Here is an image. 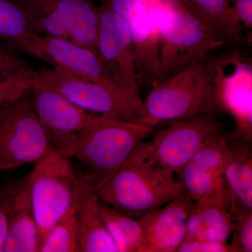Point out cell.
Here are the masks:
<instances>
[{
  "instance_id": "6da1fadb",
  "label": "cell",
  "mask_w": 252,
  "mask_h": 252,
  "mask_svg": "<svg viewBox=\"0 0 252 252\" xmlns=\"http://www.w3.org/2000/svg\"><path fill=\"white\" fill-rule=\"evenodd\" d=\"M154 131L142 123L99 114L84 130L52 137L51 142L64 157L79 162V180L98 191Z\"/></svg>"
},
{
  "instance_id": "7a4b0ae2",
  "label": "cell",
  "mask_w": 252,
  "mask_h": 252,
  "mask_svg": "<svg viewBox=\"0 0 252 252\" xmlns=\"http://www.w3.org/2000/svg\"><path fill=\"white\" fill-rule=\"evenodd\" d=\"M217 108L212 61L193 63L152 86L142 101V124L155 127L190 120Z\"/></svg>"
},
{
  "instance_id": "3957f363",
  "label": "cell",
  "mask_w": 252,
  "mask_h": 252,
  "mask_svg": "<svg viewBox=\"0 0 252 252\" xmlns=\"http://www.w3.org/2000/svg\"><path fill=\"white\" fill-rule=\"evenodd\" d=\"M226 43L187 0H170L160 35L159 81L205 59Z\"/></svg>"
},
{
  "instance_id": "277c9868",
  "label": "cell",
  "mask_w": 252,
  "mask_h": 252,
  "mask_svg": "<svg viewBox=\"0 0 252 252\" xmlns=\"http://www.w3.org/2000/svg\"><path fill=\"white\" fill-rule=\"evenodd\" d=\"M222 126L214 113L170 123L148 142L139 144L127 160L154 172L176 175Z\"/></svg>"
},
{
  "instance_id": "5b68a950",
  "label": "cell",
  "mask_w": 252,
  "mask_h": 252,
  "mask_svg": "<svg viewBox=\"0 0 252 252\" xmlns=\"http://www.w3.org/2000/svg\"><path fill=\"white\" fill-rule=\"evenodd\" d=\"M97 193L101 201L140 220L187 192L176 175L154 172L127 160Z\"/></svg>"
},
{
  "instance_id": "8992f818",
  "label": "cell",
  "mask_w": 252,
  "mask_h": 252,
  "mask_svg": "<svg viewBox=\"0 0 252 252\" xmlns=\"http://www.w3.org/2000/svg\"><path fill=\"white\" fill-rule=\"evenodd\" d=\"M35 163L28 180L41 243L75 203L79 179L69 158L52 146Z\"/></svg>"
},
{
  "instance_id": "52a82bcc",
  "label": "cell",
  "mask_w": 252,
  "mask_h": 252,
  "mask_svg": "<svg viewBox=\"0 0 252 252\" xmlns=\"http://www.w3.org/2000/svg\"><path fill=\"white\" fill-rule=\"evenodd\" d=\"M130 31L141 85L160 81V42L170 0H108Z\"/></svg>"
},
{
  "instance_id": "ba28073f",
  "label": "cell",
  "mask_w": 252,
  "mask_h": 252,
  "mask_svg": "<svg viewBox=\"0 0 252 252\" xmlns=\"http://www.w3.org/2000/svg\"><path fill=\"white\" fill-rule=\"evenodd\" d=\"M27 96L0 108V170L36 162L51 147L49 132Z\"/></svg>"
},
{
  "instance_id": "9c48e42d",
  "label": "cell",
  "mask_w": 252,
  "mask_h": 252,
  "mask_svg": "<svg viewBox=\"0 0 252 252\" xmlns=\"http://www.w3.org/2000/svg\"><path fill=\"white\" fill-rule=\"evenodd\" d=\"M35 79L56 89L87 112L142 123V103L94 81L81 79L57 67L35 71Z\"/></svg>"
},
{
  "instance_id": "30bf717a",
  "label": "cell",
  "mask_w": 252,
  "mask_h": 252,
  "mask_svg": "<svg viewBox=\"0 0 252 252\" xmlns=\"http://www.w3.org/2000/svg\"><path fill=\"white\" fill-rule=\"evenodd\" d=\"M72 75L94 81L135 102L142 99L128 94L118 84L99 59L97 52L62 38L34 33L24 51Z\"/></svg>"
},
{
  "instance_id": "8fae6325",
  "label": "cell",
  "mask_w": 252,
  "mask_h": 252,
  "mask_svg": "<svg viewBox=\"0 0 252 252\" xmlns=\"http://www.w3.org/2000/svg\"><path fill=\"white\" fill-rule=\"evenodd\" d=\"M99 31L96 52L119 86L138 98L140 81L135 49L125 21L108 0L99 6Z\"/></svg>"
},
{
  "instance_id": "7c38bea8",
  "label": "cell",
  "mask_w": 252,
  "mask_h": 252,
  "mask_svg": "<svg viewBox=\"0 0 252 252\" xmlns=\"http://www.w3.org/2000/svg\"><path fill=\"white\" fill-rule=\"evenodd\" d=\"M8 219L4 252H34L40 240L28 177L1 185Z\"/></svg>"
},
{
  "instance_id": "4fadbf2b",
  "label": "cell",
  "mask_w": 252,
  "mask_h": 252,
  "mask_svg": "<svg viewBox=\"0 0 252 252\" xmlns=\"http://www.w3.org/2000/svg\"><path fill=\"white\" fill-rule=\"evenodd\" d=\"M194 202L184 194L140 218L146 252H177L187 235V221Z\"/></svg>"
},
{
  "instance_id": "5bb4252c",
  "label": "cell",
  "mask_w": 252,
  "mask_h": 252,
  "mask_svg": "<svg viewBox=\"0 0 252 252\" xmlns=\"http://www.w3.org/2000/svg\"><path fill=\"white\" fill-rule=\"evenodd\" d=\"M31 92L33 109L49 132L50 138L81 132L98 117L89 114L56 89L36 79Z\"/></svg>"
},
{
  "instance_id": "9a60e30c",
  "label": "cell",
  "mask_w": 252,
  "mask_h": 252,
  "mask_svg": "<svg viewBox=\"0 0 252 252\" xmlns=\"http://www.w3.org/2000/svg\"><path fill=\"white\" fill-rule=\"evenodd\" d=\"M233 230V222L225 203L222 184L194 202L187 221L186 239L227 243Z\"/></svg>"
},
{
  "instance_id": "2e32d148",
  "label": "cell",
  "mask_w": 252,
  "mask_h": 252,
  "mask_svg": "<svg viewBox=\"0 0 252 252\" xmlns=\"http://www.w3.org/2000/svg\"><path fill=\"white\" fill-rule=\"evenodd\" d=\"M97 191L79 180L77 212L81 252H118L99 212Z\"/></svg>"
},
{
  "instance_id": "e0dca14e",
  "label": "cell",
  "mask_w": 252,
  "mask_h": 252,
  "mask_svg": "<svg viewBox=\"0 0 252 252\" xmlns=\"http://www.w3.org/2000/svg\"><path fill=\"white\" fill-rule=\"evenodd\" d=\"M222 179L225 202L252 211V158L248 143L229 142Z\"/></svg>"
},
{
  "instance_id": "ac0fdd59",
  "label": "cell",
  "mask_w": 252,
  "mask_h": 252,
  "mask_svg": "<svg viewBox=\"0 0 252 252\" xmlns=\"http://www.w3.org/2000/svg\"><path fill=\"white\" fill-rule=\"evenodd\" d=\"M67 22L69 40L96 51L99 31V6L94 0H57Z\"/></svg>"
},
{
  "instance_id": "d6986e66",
  "label": "cell",
  "mask_w": 252,
  "mask_h": 252,
  "mask_svg": "<svg viewBox=\"0 0 252 252\" xmlns=\"http://www.w3.org/2000/svg\"><path fill=\"white\" fill-rule=\"evenodd\" d=\"M99 212L118 252H146L143 229L140 220L127 216L101 200Z\"/></svg>"
},
{
  "instance_id": "ffe728a7",
  "label": "cell",
  "mask_w": 252,
  "mask_h": 252,
  "mask_svg": "<svg viewBox=\"0 0 252 252\" xmlns=\"http://www.w3.org/2000/svg\"><path fill=\"white\" fill-rule=\"evenodd\" d=\"M197 13L228 42L245 41L243 28L228 0H187Z\"/></svg>"
},
{
  "instance_id": "44dd1931",
  "label": "cell",
  "mask_w": 252,
  "mask_h": 252,
  "mask_svg": "<svg viewBox=\"0 0 252 252\" xmlns=\"http://www.w3.org/2000/svg\"><path fill=\"white\" fill-rule=\"evenodd\" d=\"M38 252H80L77 199L72 208L49 230L41 242Z\"/></svg>"
},
{
  "instance_id": "7402d4cb",
  "label": "cell",
  "mask_w": 252,
  "mask_h": 252,
  "mask_svg": "<svg viewBox=\"0 0 252 252\" xmlns=\"http://www.w3.org/2000/svg\"><path fill=\"white\" fill-rule=\"evenodd\" d=\"M34 33L16 3L0 0V39L23 51Z\"/></svg>"
},
{
  "instance_id": "603a6c76",
  "label": "cell",
  "mask_w": 252,
  "mask_h": 252,
  "mask_svg": "<svg viewBox=\"0 0 252 252\" xmlns=\"http://www.w3.org/2000/svg\"><path fill=\"white\" fill-rule=\"evenodd\" d=\"M34 82L35 70L31 67L0 69V108L29 94Z\"/></svg>"
},
{
  "instance_id": "cb8c5ba5",
  "label": "cell",
  "mask_w": 252,
  "mask_h": 252,
  "mask_svg": "<svg viewBox=\"0 0 252 252\" xmlns=\"http://www.w3.org/2000/svg\"><path fill=\"white\" fill-rule=\"evenodd\" d=\"M177 179L185 187L187 195L193 202L204 196L223 184V179L205 170L192 161L176 174Z\"/></svg>"
},
{
  "instance_id": "d4e9b609",
  "label": "cell",
  "mask_w": 252,
  "mask_h": 252,
  "mask_svg": "<svg viewBox=\"0 0 252 252\" xmlns=\"http://www.w3.org/2000/svg\"><path fill=\"white\" fill-rule=\"evenodd\" d=\"M228 151L229 142L220 130L201 146L191 161L215 175L222 177Z\"/></svg>"
},
{
  "instance_id": "484cf974",
  "label": "cell",
  "mask_w": 252,
  "mask_h": 252,
  "mask_svg": "<svg viewBox=\"0 0 252 252\" xmlns=\"http://www.w3.org/2000/svg\"><path fill=\"white\" fill-rule=\"evenodd\" d=\"M233 222V236L228 243L233 252H252V211L243 207L226 204Z\"/></svg>"
},
{
  "instance_id": "4316f807",
  "label": "cell",
  "mask_w": 252,
  "mask_h": 252,
  "mask_svg": "<svg viewBox=\"0 0 252 252\" xmlns=\"http://www.w3.org/2000/svg\"><path fill=\"white\" fill-rule=\"evenodd\" d=\"M177 252H233L229 244L214 240H187Z\"/></svg>"
},
{
  "instance_id": "83f0119b",
  "label": "cell",
  "mask_w": 252,
  "mask_h": 252,
  "mask_svg": "<svg viewBox=\"0 0 252 252\" xmlns=\"http://www.w3.org/2000/svg\"><path fill=\"white\" fill-rule=\"evenodd\" d=\"M0 39V69L29 67L27 63L18 55L17 48Z\"/></svg>"
},
{
  "instance_id": "f1b7e54d",
  "label": "cell",
  "mask_w": 252,
  "mask_h": 252,
  "mask_svg": "<svg viewBox=\"0 0 252 252\" xmlns=\"http://www.w3.org/2000/svg\"><path fill=\"white\" fill-rule=\"evenodd\" d=\"M233 6V11L238 22L244 31L252 29V0H235Z\"/></svg>"
},
{
  "instance_id": "f546056e",
  "label": "cell",
  "mask_w": 252,
  "mask_h": 252,
  "mask_svg": "<svg viewBox=\"0 0 252 252\" xmlns=\"http://www.w3.org/2000/svg\"><path fill=\"white\" fill-rule=\"evenodd\" d=\"M8 233V219L2 187L0 185V252H4Z\"/></svg>"
}]
</instances>
